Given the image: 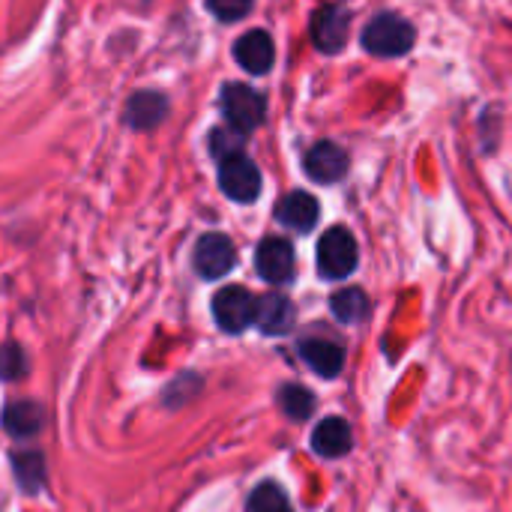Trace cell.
I'll list each match as a JSON object with an SVG mask.
<instances>
[{"mask_svg":"<svg viewBox=\"0 0 512 512\" xmlns=\"http://www.w3.org/2000/svg\"><path fill=\"white\" fill-rule=\"evenodd\" d=\"M414 36H417V33H414V27L408 24V18H402V15H396V12H381V15H375V18L366 24L360 42H363V48H366L369 54H375V57H402V54L411 51Z\"/></svg>","mask_w":512,"mask_h":512,"instance_id":"1","label":"cell"},{"mask_svg":"<svg viewBox=\"0 0 512 512\" xmlns=\"http://www.w3.org/2000/svg\"><path fill=\"white\" fill-rule=\"evenodd\" d=\"M168 114V99L162 93H135L126 105V123L132 129H156Z\"/></svg>","mask_w":512,"mask_h":512,"instance_id":"15","label":"cell"},{"mask_svg":"<svg viewBox=\"0 0 512 512\" xmlns=\"http://www.w3.org/2000/svg\"><path fill=\"white\" fill-rule=\"evenodd\" d=\"M237 249L225 234H204L195 243V270L201 279H222L234 270Z\"/></svg>","mask_w":512,"mask_h":512,"instance_id":"8","label":"cell"},{"mask_svg":"<svg viewBox=\"0 0 512 512\" xmlns=\"http://www.w3.org/2000/svg\"><path fill=\"white\" fill-rule=\"evenodd\" d=\"M360 264V249L357 240L348 228L336 225L330 231H324V237L318 240V273L324 279H348Z\"/></svg>","mask_w":512,"mask_h":512,"instance_id":"3","label":"cell"},{"mask_svg":"<svg viewBox=\"0 0 512 512\" xmlns=\"http://www.w3.org/2000/svg\"><path fill=\"white\" fill-rule=\"evenodd\" d=\"M351 426L342 417H327L312 432V450L324 459H339L351 450Z\"/></svg>","mask_w":512,"mask_h":512,"instance_id":"12","label":"cell"},{"mask_svg":"<svg viewBox=\"0 0 512 512\" xmlns=\"http://www.w3.org/2000/svg\"><path fill=\"white\" fill-rule=\"evenodd\" d=\"M255 0H207V9L219 18V21H240L252 12Z\"/></svg>","mask_w":512,"mask_h":512,"instance_id":"21","label":"cell"},{"mask_svg":"<svg viewBox=\"0 0 512 512\" xmlns=\"http://www.w3.org/2000/svg\"><path fill=\"white\" fill-rule=\"evenodd\" d=\"M330 309H333V315H336L342 324H357V321L366 318L369 300H366V294H363L360 288H345V291H336V294L330 297Z\"/></svg>","mask_w":512,"mask_h":512,"instance_id":"17","label":"cell"},{"mask_svg":"<svg viewBox=\"0 0 512 512\" xmlns=\"http://www.w3.org/2000/svg\"><path fill=\"white\" fill-rule=\"evenodd\" d=\"M24 369H27V360H24V354H21V348H18V345H6V348H0V378H3V381H15V378H21V375H24Z\"/></svg>","mask_w":512,"mask_h":512,"instance_id":"22","label":"cell"},{"mask_svg":"<svg viewBox=\"0 0 512 512\" xmlns=\"http://www.w3.org/2000/svg\"><path fill=\"white\" fill-rule=\"evenodd\" d=\"M219 108H222V117L228 120L231 132L249 135L264 123L267 99L249 84H225L222 96H219Z\"/></svg>","mask_w":512,"mask_h":512,"instance_id":"2","label":"cell"},{"mask_svg":"<svg viewBox=\"0 0 512 512\" xmlns=\"http://www.w3.org/2000/svg\"><path fill=\"white\" fill-rule=\"evenodd\" d=\"M249 512H294L288 495L276 486V483H261L252 495H249Z\"/></svg>","mask_w":512,"mask_h":512,"instance_id":"19","label":"cell"},{"mask_svg":"<svg viewBox=\"0 0 512 512\" xmlns=\"http://www.w3.org/2000/svg\"><path fill=\"white\" fill-rule=\"evenodd\" d=\"M279 405L291 420H306L315 411V396L300 384H288L279 390Z\"/></svg>","mask_w":512,"mask_h":512,"instance_id":"18","label":"cell"},{"mask_svg":"<svg viewBox=\"0 0 512 512\" xmlns=\"http://www.w3.org/2000/svg\"><path fill=\"white\" fill-rule=\"evenodd\" d=\"M255 324L267 336H285L294 327V306H291V300L282 297V294L261 297L258 300V312H255Z\"/></svg>","mask_w":512,"mask_h":512,"instance_id":"13","label":"cell"},{"mask_svg":"<svg viewBox=\"0 0 512 512\" xmlns=\"http://www.w3.org/2000/svg\"><path fill=\"white\" fill-rule=\"evenodd\" d=\"M3 426L15 438H30L42 429V408L33 402H15L3 414Z\"/></svg>","mask_w":512,"mask_h":512,"instance_id":"16","label":"cell"},{"mask_svg":"<svg viewBox=\"0 0 512 512\" xmlns=\"http://www.w3.org/2000/svg\"><path fill=\"white\" fill-rule=\"evenodd\" d=\"M276 219L291 231L309 234L318 222V201L309 192H291L276 204Z\"/></svg>","mask_w":512,"mask_h":512,"instance_id":"11","label":"cell"},{"mask_svg":"<svg viewBox=\"0 0 512 512\" xmlns=\"http://www.w3.org/2000/svg\"><path fill=\"white\" fill-rule=\"evenodd\" d=\"M300 357L312 366V372H318L321 378H336L342 372L345 354L336 342L330 339H303L300 342Z\"/></svg>","mask_w":512,"mask_h":512,"instance_id":"14","label":"cell"},{"mask_svg":"<svg viewBox=\"0 0 512 512\" xmlns=\"http://www.w3.org/2000/svg\"><path fill=\"white\" fill-rule=\"evenodd\" d=\"M15 465V477L18 483L27 489V492H36L45 480V468H42V456L39 453H24V456H15L12 459Z\"/></svg>","mask_w":512,"mask_h":512,"instance_id":"20","label":"cell"},{"mask_svg":"<svg viewBox=\"0 0 512 512\" xmlns=\"http://www.w3.org/2000/svg\"><path fill=\"white\" fill-rule=\"evenodd\" d=\"M255 312L258 300L240 285H228L213 297V318L225 333H243L246 327H252Z\"/></svg>","mask_w":512,"mask_h":512,"instance_id":"5","label":"cell"},{"mask_svg":"<svg viewBox=\"0 0 512 512\" xmlns=\"http://www.w3.org/2000/svg\"><path fill=\"white\" fill-rule=\"evenodd\" d=\"M234 60L252 72V75H264L273 69V60H276V48H273V39L267 30H249L243 33L237 42H234Z\"/></svg>","mask_w":512,"mask_h":512,"instance_id":"10","label":"cell"},{"mask_svg":"<svg viewBox=\"0 0 512 512\" xmlns=\"http://www.w3.org/2000/svg\"><path fill=\"white\" fill-rule=\"evenodd\" d=\"M219 186L237 204H252L261 195V171L243 153V147L219 156Z\"/></svg>","mask_w":512,"mask_h":512,"instance_id":"4","label":"cell"},{"mask_svg":"<svg viewBox=\"0 0 512 512\" xmlns=\"http://www.w3.org/2000/svg\"><path fill=\"white\" fill-rule=\"evenodd\" d=\"M255 270L270 285L294 279V246L285 237H264L255 249Z\"/></svg>","mask_w":512,"mask_h":512,"instance_id":"7","label":"cell"},{"mask_svg":"<svg viewBox=\"0 0 512 512\" xmlns=\"http://www.w3.org/2000/svg\"><path fill=\"white\" fill-rule=\"evenodd\" d=\"M312 42L324 54H336L345 48L351 33V9L345 3H327L312 15Z\"/></svg>","mask_w":512,"mask_h":512,"instance_id":"6","label":"cell"},{"mask_svg":"<svg viewBox=\"0 0 512 512\" xmlns=\"http://www.w3.org/2000/svg\"><path fill=\"white\" fill-rule=\"evenodd\" d=\"M303 168L315 183H339L348 174V153L333 141H318L306 150Z\"/></svg>","mask_w":512,"mask_h":512,"instance_id":"9","label":"cell"}]
</instances>
